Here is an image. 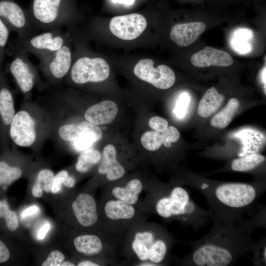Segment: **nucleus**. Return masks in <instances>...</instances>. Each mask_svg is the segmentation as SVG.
Segmentation results:
<instances>
[{
    "label": "nucleus",
    "instance_id": "nucleus-22",
    "mask_svg": "<svg viewBox=\"0 0 266 266\" xmlns=\"http://www.w3.org/2000/svg\"><path fill=\"white\" fill-rule=\"evenodd\" d=\"M104 212L112 220L130 219L135 214V209L131 204L119 200L107 201L104 206Z\"/></svg>",
    "mask_w": 266,
    "mask_h": 266
},
{
    "label": "nucleus",
    "instance_id": "nucleus-3",
    "mask_svg": "<svg viewBox=\"0 0 266 266\" xmlns=\"http://www.w3.org/2000/svg\"><path fill=\"white\" fill-rule=\"evenodd\" d=\"M160 193L156 201L155 210L160 217L176 220L196 231L211 221L210 211L197 204L185 188L175 186L160 188Z\"/></svg>",
    "mask_w": 266,
    "mask_h": 266
},
{
    "label": "nucleus",
    "instance_id": "nucleus-44",
    "mask_svg": "<svg viewBox=\"0 0 266 266\" xmlns=\"http://www.w3.org/2000/svg\"><path fill=\"white\" fill-rule=\"evenodd\" d=\"M75 183V180L74 178L71 176L68 175L63 184L66 187L70 188L74 186Z\"/></svg>",
    "mask_w": 266,
    "mask_h": 266
},
{
    "label": "nucleus",
    "instance_id": "nucleus-49",
    "mask_svg": "<svg viewBox=\"0 0 266 266\" xmlns=\"http://www.w3.org/2000/svg\"><path fill=\"white\" fill-rule=\"evenodd\" d=\"M140 266H156L154 264L151 263V262H146L143 264H141V265H140Z\"/></svg>",
    "mask_w": 266,
    "mask_h": 266
},
{
    "label": "nucleus",
    "instance_id": "nucleus-29",
    "mask_svg": "<svg viewBox=\"0 0 266 266\" xmlns=\"http://www.w3.org/2000/svg\"><path fill=\"white\" fill-rule=\"evenodd\" d=\"M101 157L100 153L96 149L90 148L84 150L77 160L76 168L80 172H87L100 161Z\"/></svg>",
    "mask_w": 266,
    "mask_h": 266
},
{
    "label": "nucleus",
    "instance_id": "nucleus-43",
    "mask_svg": "<svg viewBox=\"0 0 266 266\" xmlns=\"http://www.w3.org/2000/svg\"><path fill=\"white\" fill-rule=\"evenodd\" d=\"M50 228V225L48 223L44 224L39 230L37 237L39 239H44Z\"/></svg>",
    "mask_w": 266,
    "mask_h": 266
},
{
    "label": "nucleus",
    "instance_id": "nucleus-4",
    "mask_svg": "<svg viewBox=\"0 0 266 266\" xmlns=\"http://www.w3.org/2000/svg\"><path fill=\"white\" fill-rule=\"evenodd\" d=\"M36 31L61 29L72 19V0H30L26 8Z\"/></svg>",
    "mask_w": 266,
    "mask_h": 266
},
{
    "label": "nucleus",
    "instance_id": "nucleus-28",
    "mask_svg": "<svg viewBox=\"0 0 266 266\" xmlns=\"http://www.w3.org/2000/svg\"><path fill=\"white\" fill-rule=\"evenodd\" d=\"M253 36L252 32L248 29H236L232 35L231 46L237 53L245 54L251 50V46L248 40Z\"/></svg>",
    "mask_w": 266,
    "mask_h": 266
},
{
    "label": "nucleus",
    "instance_id": "nucleus-1",
    "mask_svg": "<svg viewBox=\"0 0 266 266\" xmlns=\"http://www.w3.org/2000/svg\"><path fill=\"white\" fill-rule=\"evenodd\" d=\"M213 224L200 238L186 241L190 252L180 264L187 266H230L246 257L254 243L251 234L234 222L211 220Z\"/></svg>",
    "mask_w": 266,
    "mask_h": 266
},
{
    "label": "nucleus",
    "instance_id": "nucleus-17",
    "mask_svg": "<svg viewBox=\"0 0 266 266\" xmlns=\"http://www.w3.org/2000/svg\"><path fill=\"white\" fill-rule=\"evenodd\" d=\"M206 27V25L202 22L178 24L172 27L170 37L177 45L187 46L197 40Z\"/></svg>",
    "mask_w": 266,
    "mask_h": 266
},
{
    "label": "nucleus",
    "instance_id": "nucleus-9",
    "mask_svg": "<svg viewBox=\"0 0 266 266\" xmlns=\"http://www.w3.org/2000/svg\"><path fill=\"white\" fill-rule=\"evenodd\" d=\"M68 41L53 54L39 60L41 70L52 84L61 82L71 67L73 57Z\"/></svg>",
    "mask_w": 266,
    "mask_h": 266
},
{
    "label": "nucleus",
    "instance_id": "nucleus-27",
    "mask_svg": "<svg viewBox=\"0 0 266 266\" xmlns=\"http://www.w3.org/2000/svg\"><path fill=\"white\" fill-rule=\"evenodd\" d=\"M266 161V157L259 153L252 154L233 160L231 169L234 171L248 172L255 169Z\"/></svg>",
    "mask_w": 266,
    "mask_h": 266
},
{
    "label": "nucleus",
    "instance_id": "nucleus-46",
    "mask_svg": "<svg viewBox=\"0 0 266 266\" xmlns=\"http://www.w3.org/2000/svg\"><path fill=\"white\" fill-rule=\"evenodd\" d=\"M113 2L122 3L126 5L133 4L135 0H111Z\"/></svg>",
    "mask_w": 266,
    "mask_h": 266
},
{
    "label": "nucleus",
    "instance_id": "nucleus-42",
    "mask_svg": "<svg viewBox=\"0 0 266 266\" xmlns=\"http://www.w3.org/2000/svg\"><path fill=\"white\" fill-rule=\"evenodd\" d=\"M42 190L39 184L35 181L32 188L33 195L35 197L39 198L42 195Z\"/></svg>",
    "mask_w": 266,
    "mask_h": 266
},
{
    "label": "nucleus",
    "instance_id": "nucleus-10",
    "mask_svg": "<svg viewBox=\"0 0 266 266\" xmlns=\"http://www.w3.org/2000/svg\"><path fill=\"white\" fill-rule=\"evenodd\" d=\"M153 60L143 59L140 60L133 68V73L139 79L149 83L160 89L171 87L175 81V75L172 69L165 65L154 66Z\"/></svg>",
    "mask_w": 266,
    "mask_h": 266
},
{
    "label": "nucleus",
    "instance_id": "nucleus-18",
    "mask_svg": "<svg viewBox=\"0 0 266 266\" xmlns=\"http://www.w3.org/2000/svg\"><path fill=\"white\" fill-rule=\"evenodd\" d=\"M180 137L178 130L173 126H168L163 131H148L141 137V143L147 150L154 151L163 144L166 147H171V142H176Z\"/></svg>",
    "mask_w": 266,
    "mask_h": 266
},
{
    "label": "nucleus",
    "instance_id": "nucleus-20",
    "mask_svg": "<svg viewBox=\"0 0 266 266\" xmlns=\"http://www.w3.org/2000/svg\"><path fill=\"white\" fill-rule=\"evenodd\" d=\"M98 172L106 174L107 179L110 181L117 180L125 174V169L117 160L116 150L112 144L104 147Z\"/></svg>",
    "mask_w": 266,
    "mask_h": 266
},
{
    "label": "nucleus",
    "instance_id": "nucleus-33",
    "mask_svg": "<svg viewBox=\"0 0 266 266\" xmlns=\"http://www.w3.org/2000/svg\"><path fill=\"white\" fill-rule=\"evenodd\" d=\"M54 178V175L52 170L44 169L38 173L36 181L39 184L43 191L49 193L51 191Z\"/></svg>",
    "mask_w": 266,
    "mask_h": 266
},
{
    "label": "nucleus",
    "instance_id": "nucleus-8",
    "mask_svg": "<svg viewBox=\"0 0 266 266\" xmlns=\"http://www.w3.org/2000/svg\"><path fill=\"white\" fill-rule=\"evenodd\" d=\"M0 18L10 32H15L17 40H23L36 33L26 9L13 0H0Z\"/></svg>",
    "mask_w": 266,
    "mask_h": 266
},
{
    "label": "nucleus",
    "instance_id": "nucleus-2",
    "mask_svg": "<svg viewBox=\"0 0 266 266\" xmlns=\"http://www.w3.org/2000/svg\"><path fill=\"white\" fill-rule=\"evenodd\" d=\"M181 183L199 191L205 198L211 220L235 222L255 211L258 200L266 190L261 181L252 183L221 182L188 176Z\"/></svg>",
    "mask_w": 266,
    "mask_h": 266
},
{
    "label": "nucleus",
    "instance_id": "nucleus-35",
    "mask_svg": "<svg viewBox=\"0 0 266 266\" xmlns=\"http://www.w3.org/2000/svg\"><path fill=\"white\" fill-rule=\"evenodd\" d=\"M132 246L134 252L141 261H145L149 260V245L134 238Z\"/></svg>",
    "mask_w": 266,
    "mask_h": 266
},
{
    "label": "nucleus",
    "instance_id": "nucleus-45",
    "mask_svg": "<svg viewBox=\"0 0 266 266\" xmlns=\"http://www.w3.org/2000/svg\"><path fill=\"white\" fill-rule=\"evenodd\" d=\"M78 266H99L98 264L93 263L90 261H84L79 263L78 264Z\"/></svg>",
    "mask_w": 266,
    "mask_h": 266
},
{
    "label": "nucleus",
    "instance_id": "nucleus-37",
    "mask_svg": "<svg viewBox=\"0 0 266 266\" xmlns=\"http://www.w3.org/2000/svg\"><path fill=\"white\" fill-rule=\"evenodd\" d=\"M189 100V98L186 93H183L180 96L174 110V112L177 116L181 118L184 115L188 107Z\"/></svg>",
    "mask_w": 266,
    "mask_h": 266
},
{
    "label": "nucleus",
    "instance_id": "nucleus-11",
    "mask_svg": "<svg viewBox=\"0 0 266 266\" xmlns=\"http://www.w3.org/2000/svg\"><path fill=\"white\" fill-rule=\"evenodd\" d=\"M9 70L21 91L25 94L30 92L37 79V70L28 53L18 46L13 52Z\"/></svg>",
    "mask_w": 266,
    "mask_h": 266
},
{
    "label": "nucleus",
    "instance_id": "nucleus-40",
    "mask_svg": "<svg viewBox=\"0 0 266 266\" xmlns=\"http://www.w3.org/2000/svg\"><path fill=\"white\" fill-rule=\"evenodd\" d=\"M10 257L9 251L5 244L0 240V263L7 261Z\"/></svg>",
    "mask_w": 266,
    "mask_h": 266
},
{
    "label": "nucleus",
    "instance_id": "nucleus-14",
    "mask_svg": "<svg viewBox=\"0 0 266 266\" xmlns=\"http://www.w3.org/2000/svg\"><path fill=\"white\" fill-rule=\"evenodd\" d=\"M12 94L4 72L0 71V146H7L11 122L15 114Z\"/></svg>",
    "mask_w": 266,
    "mask_h": 266
},
{
    "label": "nucleus",
    "instance_id": "nucleus-24",
    "mask_svg": "<svg viewBox=\"0 0 266 266\" xmlns=\"http://www.w3.org/2000/svg\"><path fill=\"white\" fill-rule=\"evenodd\" d=\"M266 207L262 204H256L255 211L248 218L242 217L235 223L250 234L257 229L266 227Z\"/></svg>",
    "mask_w": 266,
    "mask_h": 266
},
{
    "label": "nucleus",
    "instance_id": "nucleus-16",
    "mask_svg": "<svg viewBox=\"0 0 266 266\" xmlns=\"http://www.w3.org/2000/svg\"><path fill=\"white\" fill-rule=\"evenodd\" d=\"M72 209L77 221L84 227L91 226L98 220L96 201L88 194L79 195L72 204Z\"/></svg>",
    "mask_w": 266,
    "mask_h": 266
},
{
    "label": "nucleus",
    "instance_id": "nucleus-34",
    "mask_svg": "<svg viewBox=\"0 0 266 266\" xmlns=\"http://www.w3.org/2000/svg\"><path fill=\"white\" fill-rule=\"evenodd\" d=\"M9 33L8 28L0 18V71L2 70Z\"/></svg>",
    "mask_w": 266,
    "mask_h": 266
},
{
    "label": "nucleus",
    "instance_id": "nucleus-38",
    "mask_svg": "<svg viewBox=\"0 0 266 266\" xmlns=\"http://www.w3.org/2000/svg\"><path fill=\"white\" fill-rule=\"evenodd\" d=\"M148 124L151 129L158 132L165 130L168 126L167 120L159 116H154L150 118Z\"/></svg>",
    "mask_w": 266,
    "mask_h": 266
},
{
    "label": "nucleus",
    "instance_id": "nucleus-25",
    "mask_svg": "<svg viewBox=\"0 0 266 266\" xmlns=\"http://www.w3.org/2000/svg\"><path fill=\"white\" fill-rule=\"evenodd\" d=\"M73 243L77 251L86 255L98 254L103 248L100 239L95 235L78 236L74 239Z\"/></svg>",
    "mask_w": 266,
    "mask_h": 266
},
{
    "label": "nucleus",
    "instance_id": "nucleus-15",
    "mask_svg": "<svg viewBox=\"0 0 266 266\" xmlns=\"http://www.w3.org/2000/svg\"><path fill=\"white\" fill-rule=\"evenodd\" d=\"M192 64L197 67L210 66H229L233 64V59L227 52L206 46L195 53L191 58Z\"/></svg>",
    "mask_w": 266,
    "mask_h": 266
},
{
    "label": "nucleus",
    "instance_id": "nucleus-7",
    "mask_svg": "<svg viewBox=\"0 0 266 266\" xmlns=\"http://www.w3.org/2000/svg\"><path fill=\"white\" fill-rule=\"evenodd\" d=\"M58 133L62 140L70 142L72 148L77 151L90 148L102 137L100 128L88 121L62 125Z\"/></svg>",
    "mask_w": 266,
    "mask_h": 266
},
{
    "label": "nucleus",
    "instance_id": "nucleus-13",
    "mask_svg": "<svg viewBox=\"0 0 266 266\" xmlns=\"http://www.w3.org/2000/svg\"><path fill=\"white\" fill-rule=\"evenodd\" d=\"M146 26L145 18L138 13L114 17L109 23V29L112 33L125 40L136 38L143 33Z\"/></svg>",
    "mask_w": 266,
    "mask_h": 266
},
{
    "label": "nucleus",
    "instance_id": "nucleus-21",
    "mask_svg": "<svg viewBox=\"0 0 266 266\" xmlns=\"http://www.w3.org/2000/svg\"><path fill=\"white\" fill-rule=\"evenodd\" d=\"M224 99V95L219 94L214 87L208 89L199 102V115L203 118L209 117L221 106Z\"/></svg>",
    "mask_w": 266,
    "mask_h": 266
},
{
    "label": "nucleus",
    "instance_id": "nucleus-30",
    "mask_svg": "<svg viewBox=\"0 0 266 266\" xmlns=\"http://www.w3.org/2000/svg\"><path fill=\"white\" fill-rule=\"evenodd\" d=\"M21 169L11 166L6 162L0 161V186H6L11 184L22 175Z\"/></svg>",
    "mask_w": 266,
    "mask_h": 266
},
{
    "label": "nucleus",
    "instance_id": "nucleus-36",
    "mask_svg": "<svg viewBox=\"0 0 266 266\" xmlns=\"http://www.w3.org/2000/svg\"><path fill=\"white\" fill-rule=\"evenodd\" d=\"M65 260L64 254L59 251H52L46 260L42 264V266H62Z\"/></svg>",
    "mask_w": 266,
    "mask_h": 266
},
{
    "label": "nucleus",
    "instance_id": "nucleus-31",
    "mask_svg": "<svg viewBox=\"0 0 266 266\" xmlns=\"http://www.w3.org/2000/svg\"><path fill=\"white\" fill-rule=\"evenodd\" d=\"M252 263L254 266H266V237L263 236L254 241L251 251Z\"/></svg>",
    "mask_w": 266,
    "mask_h": 266
},
{
    "label": "nucleus",
    "instance_id": "nucleus-19",
    "mask_svg": "<svg viewBox=\"0 0 266 266\" xmlns=\"http://www.w3.org/2000/svg\"><path fill=\"white\" fill-rule=\"evenodd\" d=\"M117 105L111 100H105L91 105L85 111L87 121L96 125L108 124L112 122L117 114Z\"/></svg>",
    "mask_w": 266,
    "mask_h": 266
},
{
    "label": "nucleus",
    "instance_id": "nucleus-26",
    "mask_svg": "<svg viewBox=\"0 0 266 266\" xmlns=\"http://www.w3.org/2000/svg\"><path fill=\"white\" fill-rule=\"evenodd\" d=\"M239 106V102L236 99H231L226 106L211 118V125L220 129L227 127L232 122Z\"/></svg>",
    "mask_w": 266,
    "mask_h": 266
},
{
    "label": "nucleus",
    "instance_id": "nucleus-6",
    "mask_svg": "<svg viewBox=\"0 0 266 266\" xmlns=\"http://www.w3.org/2000/svg\"><path fill=\"white\" fill-rule=\"evenodd\" d=\"M68 40L67 35L61 29H55L23 40H17V46L39 60L60 49Z\"/></svg>",
    "mask_w": 266,
    "mask_h": 266
},
{
    "label": "nucleus",
    "instance_id": "nucleus-48",
    "mask_svg": "<svg viewBox=\"0 0 266 266\" xmlns=\"http://www.w3.org/2000/svg\"><path fill=\"white\" fill-rule=\"evenodd\" d=\"M74 264L69 262H64L62 266H74Z\"/></svg>",
    "mask_w": 266,
    "mask_h": 266
},
{
    "label": "nucleus",
    "instance_id": "nucleus-12",
    "mask_svg": "<svg viewBox=\"0 0 266 266\" xmlns=\"http://www.w3.org/2000/svg\"><path fill=\"white\" fill-rule=\"evenodd\" d=\"M9 134L18 146L27 147L33 145L37 137L35 119L27 110L18 111L10 124Z\"/></svg>",
    "mask_w": 266,
    "mask_h": 266
},
{
    "label": "nucleus",
    "instance_id": "nucleus-47",
    "mask_svg": "<svg viewBox=\"0 0 266 266\" xmlns=\"http://www.w3.org/2000/svg\"><path fill=\"white\" fill-rule=\"evenodd\" d=\"M266 66L263 68L261 73V79L264 85L266 87Z\"/></svg>",
    "mask_w": 266,
    "mask_h": 266
},
{
    "label": "nucleus",
    "instance_id": "nucleus-5",
    "mask_svg": "<svg viewBox=\"0 0 266 266\" xmlns=\"http://www.w3.org/2000/svg\"><path fill=\"white\" fill-rule=\"evenodd\" d=\"M109 73V65L104 59L83 56L72 61L67 74L74 84L84 85L103 81L108 77Z\"/></svg>",
    "mask_w": 266,
    "mask_h": 266
},
{
    "label": "nucleus",
    "instance_id": "nucleus-23",
    "mask_svg": "<svg viewBox=\"0 0 266 266\" xmlns=\"http://www.w3.org/2000/svg\"><path fill=\"white\" fill-rule=\"evenodd\" d=\"M142 190V184L138 179H133L128 182L125 187H115L112 193L118 200L131 205L137 202L139 195Z\"/></svg>",
    "mask_w": 266,
    "mask_h": 266
},
{
    "label": "nucleus",
    "instance_id": "nucleus-32",
    "mask_svg": "<svg viewBox=\"0 0 266 266\" xmlns=\"http://www.w3.org/2000/svg\"><path fill=\"white\" fill-rule=\"evenodd\" d=\"M4 217L8 229L14 231L18 227V221L15 213L9 210L5 200L0 201V218Z\"/></svg>",
    "mask_w": 266,
    "mask_h": 266
},
{
    "label": "nucleus",
    "instance_id": "nucleus-41",
    "mask_svg": "<svg viewBox=\"0 0 266 266\" xmlns=\"http://www.w3.org/2000/svg\"><path fill=\"white\" fill-rule=\"evenodd\" d=\"M39 210V208L36 205H32L25 209L21 214L23 218L27 217L36 213Z\"/></svg>",
    "mask_w": 266,
    "mask_h": 266
},
{
    "label": "nucleus",
    "instance_id": "nucleus-39",
    "mask_svg": "<svg viewBox=\"0 0 266 266\" xmlns=\"http://www.w3.org/2000/svg\"><path fill=\"white\" fill-rule=\"evenodd\" d=\"M68 175V172L64 170L60 171L54 176L51 191L52 193L56 194L59 192L62 188V184Z\"/></svg>",
    "mask_w": 266,
    "mask_h": 266
}]
</instances>
